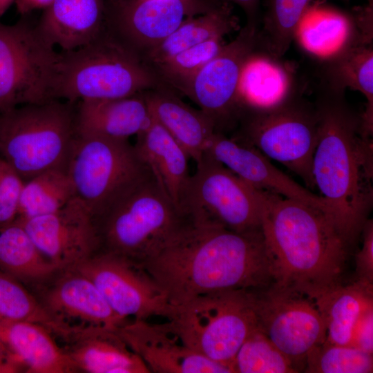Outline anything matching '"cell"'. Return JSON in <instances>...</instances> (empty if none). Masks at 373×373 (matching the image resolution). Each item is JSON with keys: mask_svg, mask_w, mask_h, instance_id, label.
<instances>
[{"mask_svg": "<svg viewBox=\"0 0 373 373\" xmlns=\"http://www.w3.org/2000/svg\"><path fill=\"white\" fill-rule=\"evenodd\" d=\"M298 91L273 106L243 105L236 139L280 162L314 188L312 164L318 137V117L316 106Z\"/></svg>", "mask_w": 373, "mask_h": 373, "instance_id": "8", "label": "cell"}, {"mask_svg": "<svg viewBox=\"0 0 373 373\" xmlns=\"http://www.w3.org/2000/svg\"><path fill=\"white\" fill-rule=\"evenodd\" d=\"M321 82L338 90L347 88L361 92L366 98L361 117V133L370 137L373 131L372 43H358L321 61Z\"/></svg>", "mask_w": 373, "mask_h": 373, "instance_id": "28", "label": "cell"}, {"mask_svg": "<svg viewBox=\"0 0 373 373\" xmlns=\"http://www.w3.org/2000/svg\"><path fill=\"white\" fill-rule=\"evenodd\" d=\"M219 0H104L105 26L140 58L189 17L203 14Z\"/></svg>", "mask_w": 373, "mask_h": 373, "instance_id": "15", "label": "cell"}, {"mask_svg": "<svg viewBox=\"0 0 373 373\" xmlns=\"http://www.w3.org/2000/svg\"><path fill=\"white\" fill-rule=\"evenodd\" d=\"M294 80L280 58L258 48L249 57L242 75V105L267 107L278 104L298 89Z\"/></svg>", "mask_w": 373, "mask_h": 373, "instance_id": "30", "label": "cell"}, {"mask_svg": "<svg viewBox=\"0 0 373 373\" xmlns=\"http://www.w3.org/2000/svg\"><path fill=\"white\" fill-rule=\"evenodd\" d=\"M351 345L373 353V303L364 309L357 321Z\"/></svg>", "mask_w": 373, "mask_h": 373, "instance_id": "40", "label": "cell"}, {"mask_svg": "<svg viewBox=\"0 0 373 373\" xmlns=\"http://www.w3.org/2000/svg\"><path fill=\"white\" fill-rule=\"evenodd\" d=\"M75 104L52 99L0 114V157L24 181L50 169H67L76 137Z\"/></svg>", "mask_w": 373, "mask_h": 373, "instance_id": "7", "label": "cell"}, {"mask_svg": "<svg viewBox=\"0 0 373 373\" xmlns=\"http://www.w3.org/2000/svg\"><path fill=\"white\" fill-rule=\"evenodd\" d=\"M116 329L80 326L66 350L77 370L90 373H149L142 360Z\"/></svg>", "mask_w": 373, "mask_h": 373, "instance_id": "23", "label": "cell"}, {"mask_svg": "<svg viewBox=\"0 0 373 373\" xmlns=\"http://www.w3.org/2000/svg\"><path fill=\"white\" fill-rule=\"evenodd\" d=\"M153 117L184 149L196 163L215 133L212 122L200 110L183 102L165 86L142 92Z\"/></svg>", "mask_w": 373, "mask_h": 373, "instance_id": "25", "label": "cell"}, {"mask_svg": "<svg viewBox=\"0 0 373 373\" xmlns=\"http://www.w3.org/2000/svg\"><path fill=\"white\" fill-rule=\"evenodd\" d=\"M295 38L309 53L321 61L358 43H372L354 17L321 4L309 5Z\"/></svg>", "mask_w": 373, "mask_h": 373, "instance_id": "26", "label": "cell"}, {"mask_svg": "<svg viewBox=\"0 0 373 373\" xmlns=\"http://www.w3.org/2000/svg\"><path fill=\"white\" fill-rule=\"evenodd\" d=\"M233 373H295L290 360L258 328L240 347L232 364Z\"/></svg>", "mask_w": 373, "mask_h": 373, "instance_id": "36", "label": "cell"}, {"mask_svg": "<svg viewBox=\"0 0 373 373\" xmlns=\"http://www.w3.org/2000/svg\"><path fill=\"white\" fill-rule=\"evenodd\" d=\"M93 221L98 251L140 265L193 222L164 193L149 168L113 198Z\"/></svg>", "mask_w": 373, "mask_h": 373, "instance_id": "4", "label": "cell"}, {"mask_svg": "<svg viewBox=\"0 0 373 373\" xmlns=\"http://www.w3.org/2000/svg\"><path fill=\"white\" fill-rule=\"evenodd\" d=\"M19 369V366L11 360L0 347V373L17 372Z\"/></svg>", "mask_w": 373, "mask_h": 373, "instance_id": "43", "label": "cell"}, {"mask_svg": "<svg viewBox=\"0 0 373 373\" xmlns=\"http://www.w3.org/2000/svg\"><path fill=\"white\" fill-rule=\"evenodd\" d=\"M261 231L274 282L307 294L341 282L347 242L328 216L261 191Z\"/></svg>", "mask_w": 373, "mask_h": 373, "instance_id": "3", "label": "cell"}, {"mask_svg": "<svg viewBox=\"0 0 373 373\" xmlns=\"http://www.w3.org/2000/svg\"><path fill=\"white\" fill-rule=\"evenodd\" d=\"M238 28L236 17L227 2H220L210 10L186 18L169 37L142 57L149 68L187 48L213 38L222 37Z\"/></svg>", "mask_w": 373, "mask_h": 373, "instance_id": "29", "label": "cell"}, {"mask_svg": "<svg viewBox=\"0 0 373 373\" xmlns=\"http://www.w3.org/2000/svg\"><path fill=\"white\" fill-rule=\"evenodd\" d=\"M204 154L222 164L256 189L302 201L328 216L325 201L321 196L293 180L247 143L215 132L208 140Z\"/></svg>", "mask_w": 373, "mask_h": 373, "instance_id": "17", "label": "cell"}, {"mask_svg": "<svg viewBox=\"0 0 373 373\" xmlns=\"http://www.w3.org/2000/svg\"><path fill=\"white\" fill-rule=\"evenodd\" d=\"M134 146L162 191L182 210V198L191 176L190 157L184 149L152 115L149 124L137 135Z\"/></svg>", "mask_w": 373, "mask_h": 373, "instance_id": "24", "label": "cell"}, {"mask_svg": "<svg viewBox=\"0 0 373 373\" xmlns=\"http://www.w3.org/2000/svg\"><path fill=\"white\" fill-rule=\"evenodd\" d=\"M151 119L142 92L119 99L82 100L75 105V132L79 136L128 140L138 135Z\"/></svg>", "mask_w": 373, "mask_h": 373, "instance_id": "22", "label": "cell"}, {"mask_svg": "<svg viewBox=\"0 0 373 373\" xmlns=\"http://www.w3.org/2000/svg\"><path fill=\"white\" fill-rule=\"evenodd\" d=\"M23 184L17 172L0 157V227L17 218Z\"/></svg>", "mask_w": 373, "mask_h": 373, "instance_id": "38", "label": "cell"}, {"mask_svg": "<svg viewBox=\"0 0 373 373\" xmlns=\"http://www.w3.org/2000/svg\"><path fill=\"white\" fill-rule=\"evenodd\" d=\"M75 197L67 170L53 169L24 181L17 218L55 212Z\"/></svg>", "mask_w": 373, "mask_h": 373, "instance_id": "33", "label": "cell"}, {"mask_svg": "<svg viewBox=\"0 0 373 373\" xmlns=\"http://www.w3.org/2000/svg\"><path fill=\"white\" fill-rule=\"evenodd\" d=\"M196 166L181 204L193 222L216 224L237 232L261 229L260 190L207 155Z\"/></svg>", "mask_w": 373, "mask_h": 373, "instance_id": "9", "label": "cell"}, {"mask_svg": "<svg viewBox=\"0 0 373 373\" xmlns=\"http://www.w3.org/2000/svg\"><path fill=\"white\" fill-rule=\"evenodd\" d=\"M0 319L39 324L66 342L78 329L52 315L19 280L1 270Z\"/></svg>", "mask_w": 373, "mask_h": 373, "instance_id": "32", "label": "cell"}, {"mask_svg": "<svg viewBox=\"0 0 373 373\" xmlns=\"http://www.w3.org/2000/svg\"><path fill=\"white\" fill-rule=\"evenodd\" d=\"M58 52L25 19L0 21V114L23 104L52 100Z\"/></svg>", "mask_w": 373, "mask_h": 373, "instance_id": "11", "label": "cell"}, {"mask_svg": "<svg viewBox=\"0 0 373 373\" xmlns=\"http://www.w3.org/2000/svg\"><path fill=\"white\" fill-rule=\"evenodd\" d=\"M164 325L189 348L228 367L258 327L251 289H224L169 304Z\"/></svg>", "mask_w": 373, "mask_h": 373, "instance_id": "6", "label": "cell"}, {"mask_svg": "<svg viewBox=\"0 0 373 373\" xmlns=\"http://www.w3.org/2000/svg\"><path fill=\"white\" fill-rule=\"evenodd\" d=\"M372 370V353L352 345L327 342L307 353L304 369L309 373H370Z\"/></svg>", "mask_w": 373, "mask_h": 373, "instance_id": "37", "label": "cell"}, {"mask_svg": "<svg viewBox=\"0 0 373 373\" xmlns=\"http://www.w3.org/2000/svg\"><path fill=\"white\" fill-rule=\"evenodd\" d=\"M140 265L172 305L210 291L260 289L274 282L261 229L237 232L193 222Z\"/></svg>", "mask_w": 373, "mask_h": 373, "instance_id": "1", "label": "cell"}, {"mask_svg": "<svg viewBox=\"0 0 373 373\" xmlns=\"http://www.w3.org/2000/svg\"><path fill=\"white\" fill-rule=\"evenodd\" d=\"M251 291L258 328L297 372L304 370L307 353L326 338L325 324L314 301L303 291L275 282Z\"/></svg>", "mask_w": 373, "mask_h": 373, "instance_id": "12", "label": "cell"}, {"mask_svg": "<svg viewBox=\"0 0 373 373\" xmlns=\"http://www.w3.org/2000/svg\"><path fill=\"white\" fill-rule=\"evenodd\" d=\"M52 0H16L15 3L19 13L26 15L30 12L45 8Z\"/></svg>", "mask_w": 373, "mask_h": 373, "instance_id": "42", "label": "cell"}, {"mask_svg": "<svg viewBox=\"0 0 373 373\" xmlns=\"http://www.w3.org/2000/svg\"><path fill=\"white\" fill-rule=\"evenodd\" d=\"M373 287L360 282L341 283L307 294L316 305L326 327L325 342L351 345L355 325L364 309L373 303Z\"/></svg>", "mask_w": 373, "mask_h": 373, "instance_id": "27", "label": "cell"}, {"mask_svg": "<svg viewBox=\"0 0 373 373\" xmlns=\"http://www.w3.org/2000/svg\"><path fill=\"white\" fill-rule=\"evenodd\" d=\"M363 243L355 257L356 280L373 287V222H365L363 228Z\"/></svg>", "mask_w": 373, "mask_h": 373, "instance_id": "39", "label": "cell"}, {"mask_svg": "<svg viewBox=\"0 0 373 373\" xmlns=\"http://www.w3.org/2000/svg\"><path fill=\"white\" fill-rule=\"evenodd\" d=\"M116 331L128 347L154 373H232L186 346L164 323L126 322Z\"/></svg>", "mask_w": 373, "mask_h": 373, "instance_id": "18", "label": "cell"}, {"mask_svg": "<svg viewBox=\"0 0 373 373\" xmlns=\"http://www.w3.org/2000/svg\"><path fill=\"white\" fill-rule=\"evenodd\" d=\"M17 220L41 254L61 271L75 267L99 251L93 218L75 197L55 212Z\"/></svg>", "mask_w": 373, "mask_h": 373, "instance_id": "16", "label": "cell"}, {"mask_svg": "<svg viewBox=\"0 0 373 373\" xmlns=\"http://www.w3.org/2000/svg\"><path fill=\"white\" fill-rule=\"evenodd\" d=\"M36 28L44 39L61 51L92 41L105 26L104 0H52Z\"/></svg>", "mask_w": 373, "mask_h": 373, "instance_id": "21", "label": "cell"}, {"mask_svg": "<svg viewBox=\"0 0 373 373\" xmlns=\"http://www.w3.org/2000/svg\"><path fill=\"white\" fill-rule=\"evenodd\" d=\"M148 169L128 140L76 135L66 170L75 197L93 218Z\"/></svg>", "mask_w": 373, "mask_h": 373, "instance_id": "10", "label": "cell"}, {"mask_svg": "<svg viewBox=\"0 0 373 373\" xmlns=\"http://www.w3.org/2000/svg\"><path fill=\"white\" fill-rule=\"evenodd\" d=\"M225 44L222 37L211 39L150 68L163 85L184 95L197 73L216 56Z\"/></svg>", "mask_w": 373, "mask_h": 373, "instance_id": "35", "label": "cell"}, {"mask_svg": "<svg viewBox=\"0 0 373 373\" xmlns=\"http://www.w3.org/2000/svg\"><path fill=\"white\" fill-rule=\"evenodd\" d=\"M311 0H267L262 26L258 29L260 49L281 58L290 46Z\"/></svg>", "mask_w": 373, "mask_h": 373, "instance_id": "34", "label": "cell"}, {"mask_svg": "<svg viewBox=\"0 0 373 373\" xmlns=\"http://www.w3.org/2000/svg\"><path fill=\"white\" fill-rule=\"evenodd\" d=\"M259 48L258 29L245 25L236 37L194 76L183 95L212 122L215 132L237 124L242 103L240 85L245 66Z\"/></svg>", "mask_w": 373, "mask_h": 373, "instance_id": "13", "label": "cell"}, {"mask_svg": "<svg viewBox=\"0 0 373 373\" xmlns=\"http://www.w3.org/2000/svg\"><path fill=\"white\" fill-rule=\"evenodd\" d=\"M0 270L19 281L39 283L61 271L41 254L17 219L0 227Z\"/></svg>", "mask_w": 373, "mask_h": 373, "instance_id": "31", "label": "cell"}, {"mask_svg": "<svg viewBox=\"0 0 373 373\" xmlns=\"http://www.w3.org/2000/svg\"><path fill=\"white\" fill-rule=\"evenodd\" d=\"M70 269L88 278L122 318L164 317L168 310L169 303L160 286L142 265L126 258L97 251Z\"/></svg>", "mask_w": 373, "mask_h": 373, "instance_id": "14", "label": "cell"}, {"mask_svg": "<svg viewBox=\"0 0 373 373\" xmlns=\"http://www.w3.org/2000/svg\"><path fill=\"white\" fill-rule=\"evenodd\" d=\"M316 106L318 137L312 173L328 216L347 242L362 230L372 199V143L361 134V117L348 108L344 91L320 83Z\"/></svg>", "mask_w": 373, "mask_h": 373, "instance_id": "2", "label": "cell"}, {"mask_svg": "<svg viewBox=\"0 0 373 373\" xmlns=\"http://www.w3.org/2000/svg\"><path fill=\"white\" fill-rule=\"evenodd\" d=\"M238 5L247 17V26L259 28L258 10L260 0H221Z\"/></svg>", "mask_w": 373, "mask_h": 373, "instance_id": "41", "label": "cell"}, {"mask_svg": "<svg viewBox=\"0 0 373 373\" xmlns=\"http://www.w3.org/2000/svg\"><path fill=\"white\" fill-rule=\"evenodd\" d=\"M0 347L30 373H71L77 369L52 333L37 323L0 319Z\"/></svg>", "mask_w": 373, "mask_h": 373, "instance_id": "20", "label": "cell"}, {"mask_svg": "<svg viewBox=\"0 0 373 373\" xmlns=\"http://www.w3.org/2000/svg\"><path fill=\"white\" fill-rule=\"evenodd\" d=\"M39 300L54 316L79 321L84 326L115 329L127 319L116 314L96 285L74 269L59 271Z\"/></svg>", "mask_w": 373, "mask_h": 373, "instance_id": "19", "label": "cell"}, {"mask_svg": "<svg viewBox=\"0 0 373 373\" xmlns=\"http://www.w3.org/2000/svg\"><path fill=\"white\" fill-rule=\"evenodd\" d=\"M16 0H0V18Z\"/></svg>", "mask_w": 373, "mask_h": 373, "instance_id": "44", "label": "cell"}, {"mask_svg": "<svg viewBox=\"0 0 373 373\" xmlns=\"http://www.w3.org/2000/svg\"><path fill=\"white\" fill-rule=\"evenodd\" d=\"M164 86L139 55L104 26L92 41L58 52L52 98L76 104L82 100L130 97Z\"/></svg>", "mask_w": 373, "mask_h": 373, "instance_id": "5", "label": "cell"}]
</instances>
